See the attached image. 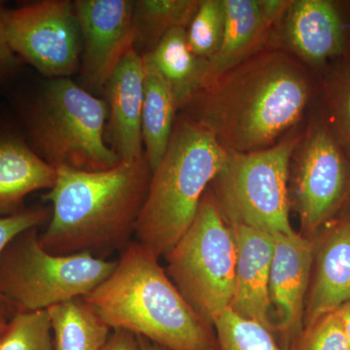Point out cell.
<instances>
[{"mask_svg": "<svg viewBox=\"0 0 350 350\" xmlns=\"http://www.w3.org/2000/svg\"><path fill=\"white\" fill-rule=\"evenodd\" d=\"M310 96L298 61L282 51H261L206 83L184 108L226 150L250 153L280 142L300 122Z\"/></svg>", "mask_w": 350, "mask_h": 350, "instance_id": "6da1fadb", "label": "cell"}, {"mask_svg": "<svg viewBox=\"0 0 350 350\" xmlns=\"http://www.w3.org/2000/svg\"><path fill=\"white\" fill-rule=\"evenodd\" d=\"M56 170L54 187L43 196L53 206L49 224L39 234L44 250L101 259L125 250L135 234L150 183L145 155L103 172L66 165Z\"/></svg>", "mask_w": 350, "mask_h": 350, "instance_id": "7a4b0ae2", "label": "cell"}, {"mask_svg": "<svg viewBox=\"0 0 350 350\" xmlns=\"http://www.w3.org/2000/svg\"><path fill=\"white\" fill-rule=\"evenodd\" d=\"M111 330H125L170 350H217L214 327L196 312L137 241L120 252L116 268L83 297Z\"/></svg>", "mask_w": 350, "mask_h": 350, "instance_id": "3957f363", "label": "cell"}, {"mask_svg": "<svg viewBox=\"0 0 350 350\" xmlns=\"http://www.w3.org/2000/svg\"><path fill=\"white\" fill-rule=\"evenodd\" d=\"M228 154L198 122L187 115L176 120L167 150L152 172L135 230L137 243L159 259L167 256L194 221Z\"/></svg>", "mask_w": 350, "mask_h": 350, "instance_id": "277c9868", "label": "cell"}, {"mask_svg": "<svg viewBox=\"0 0 350 350\" xmlns=\"http://www.w3.org/2000/svg\"><path fill=\"white\" fill-rule=\"evenodd\" d=\"M20 115L27 144L53 167L103 172L121 162L105 139L107 101L69 78L50 80Z\"/></svg>", "mask_w": 350, "mask_h": 350, "instance_id": "5b68a950", "label": "cell"}, {"mask_svg": "<svg viewBox=\"0 0 350 350\" xmlns=\"http://www.w3.org/2000/svg\"><path fill=\"white\" fill-rule=\"evenodd\" d=\"M117 260L90 254L55 255L38 228L16 236L0 254V296L14 312H39L83 298L111 275Z\"/></svg>", "mask_w": 350, "mask_h": 350, "instance_id": "8992f818", "label": "cell"}, {"mask_svg": "<svg viewBox=\"0 0 350 350\" xmlns=\"http://www.w3.org/2000/svg\"><path fill=\"white\" fill-rule=\"evenodd\" d=\"M165 258L172 282L214 327L231 305L237 250L231 227L211 191H206L192 224Z\"/></svg>", "mask_w": 350, "mask_h": 350, "instance_id": "52a82bcc", "label": "cell"}, {"mask_svg": "<svg viewBox=\"0 0 350 350\" xmlns=\"http://www.w3.org/2000/svg\"><path fill=\"white\" fill-rule=\"evenodd\" d=\"M301 137H286L250 153L228 152L213 182V196L229 225L276 236L295 232L290 222L289 165Z\"/></svg>", "mask_w": 350, "mask_h": 350, "instance_id": "ba28073f", "label": "cell"}, {"mask_svg": "<svg viewBox=\"0 0 350 350\" xmlns=\"http://www.w3.org/2000/svg\"><path fill=\"white\" fill-rule=\"evenodd\" d=\"M7 40L23 64L49 80L63 79L80 68L82 38L75 4L42 0L3 9Z\"/></svg>", "mask_w": 350, "mask_h": 350, "instance_id": "9c48e42d", "label": "cell"}, {"mask_svg": "<svg viewBox=\"0 0 350 350\" xmlns=\"http://www.w3.org/2000/svg\"><path fill=\"white\" fill-rule=\"evenodd\" d=\"M294 198L304 231L312 234L336 213L349 187L344 154L328 129L313 126L299 144Z\"/></svg>", "mask_w": 350, "mask_h": 350, "instance_id": "30bf717a", "label": "cell"}, {"mask_svg": "<svg viewBox=\"0 0 350 350\" xmlns=\"http://www.w3.org/2000/svg\"><path fill=\"white\" fill-rule=\"evenodd\" d=\"M73 4L81 31L83 82L90 91H105L120 63L135 49L133 1L77 0Z\"/></svg>", "mask_w": 350, "mask_h": 350, "instance_id": "8fae6325", "label": "cell"}, {"mask_svg": "<svg viewBox=\"0 0 350 350\" xmlns=\"http://www.w3.org/2000/svg\"><path fill=\"white\" fill-rule=\"evenodd\" d=\"M273 238L269 301L278 314L275 337L278 335L280 344L290 349L304 330L315 246L310 239L296 232Z\"/></svg>", "mask_w": 350, "mask_h": 350, "instance_id": "7c38bea8", "label": "cell"}, {"mask_svg": "<svg viewBox=\"0 0 350 350\" xmlns=\"http://www.w3.org/2000/svg\"><path fill=\"white\" fill-rule=\"evenodd\" d=\"M229 226L237 250L234 292L230 308L244 319L262 324L275 336L269 314L271 306L269 275L275 238L245 226Z\"/></svg>", "mask_w": 350, "mask_h": 350, "instance_id": "4fadbf2b", "label": "cell"}, {"mask_svg": "<svg viewBox=\"0 0 350 350\" xmlns=\"http://www.w3.org/2000/svg\"><path fill=\"white\" fill-rule=\"evenodd\" d=\"M144 78V56L133 49L105 87L109 142L121 161L135 160L144 155L142 133Z\"/></svg>", "mask_w": 350, "mask_h": 350, "instance_id": "5bb4252c", "label": "cell"}, {"mask_svg": "<svg viewBox=\"0 0 350 350\" xmlns=\"http://www.w3.org/2000/svg\"><path fill=\"white\" fill-rule=\"evenodd\" d=\"M283 18L285 42L306 63L319 66L344 51V25L333 2L294 0Z\"/></svg>", "mask_w": 350, "mask_h": 350, "instance_id": "9a60e30c", "label": "cell"}, {"mask_svg": "<svg viewBox=\"0 0 350 350\" xmlns=\"http://www.w3.org/2000/svg\"><path fill=\"white\" fill-rule=\"evenodd\" d=\"M350 301V220L326 234L317 252L315 273L306 301L304 328Z\"/></svg>", "mask_w": 350, "mask_h": 350, "instance_id": "2e32d148", "label": "cell"}, {"mask_svg": "<svg viewBox=\"0 0 350 350\" xmlns=\"http://www.w3.org/2000/svg\"><path fill=\"white\" fill-rule=\"evenodd\" d=\"M56 178V167L32 150L24 137L0 131V217L25 211V198L50 190Z\"/></svg>", "mask_w": 350, "mask_h": 350, "instance_id": "e0dca14e", "label": "cell"}, {"mask_svg": "<svg viewBox=\"0 0 350 350\" xmlns=\"http://www.w3.org/2000/svg\"><path fill=\"white\" fill-rule=\"evenodd\" d=\"M224 36L207 64L204 85L261 52L273 24L260 0H224Z\"/></svg>", "mask_w": 350, "mask_h": 350, "instance_id": "ac0fdd59", "label": "cell"}, {"mask_svg": "<svg viewBox=\"0 0 350 350\" xmlns=\"http://www.w3.org/2000/svg\"><path fill=\"white\" fill-rule=\"evenodd\" d=\"M142 56L165 78L177 110L185 107L204 84L208 61L196 56L189 47L187 29H172Z\"/></svg>", "mask_w": 350, "mask_h": 350, "instance_id": "d6986e66", "label": "cell"}, {"mask_svg": "<svg viewBox=\"0 0 350 350\" xmlns=\"http://www.w3.org/2000/svg\"><path fill=\"white\" fill-rule=\"evenodd\" d=\"M145 64L142 133L144 155L152 172L169 147L174 131L176 105L170 86L160 71L144 56Z\"/></svg>", "mask_w": 350, "mask_h": 350, "instance_id": "ffe728a7", "label": "cell"}, {"mask_svg": "<svg viewBox=\"0 0 350 350\" xmlns=\"http://www.w3.org/2000/svg\"><path fill=\"white\" fill-rule=\"evenodd\" d=\"M54 350H103L111 328L84 298L48 308Z\"/></svg>", "mask_w": 350, "mask_h": 350, "instance_id": "44dd1931", "label": "cell"}, {"mask_svg": "<svg viewBox=\"0 0 350 350\" xmlns=\"http://www.w3.org/2000/svg\"><path fill=\"white\" fill-rule=\"evenodd\" d=\"M200 0H137L133 1L135 47L150 52L161 39L175 29H188ZM144 53V54H145Z\"/></svg>", "mask_w": 350, "mask_h": 350, "instance_id": "7402d4cb", "label": "cell"}, {"mask_svg": "<svg viewBox=\"0 0 350 350\" xmlns=\"http://www.w3.org/2000/svg\"><path fill=\"white\" fill-rule=\"evenodd\" d=\"M217 350H291L285 349L275 336L254 320L226 310L214 324Z\"/></svg>", "mask_w": 350, "mask_h": 350, "instance_id": "603a6c76", "label": "cell"}, {"mask_svg": "<svg viewBox=\"0 0 350 350\" xmlns=\"http://www.w3.org/2000/svg\"><path fill=\"white\" fill-rule=\"evenodd\" d=\"M0 350H54L48 310L14 312L0 337Z\"/></svg>", "mask_w": 350, "mask_h": 350, "instance_id": "cb8c5ba5", "label": "cell"}, {"mask_svg": "<svg viewBox=\"0 0 350 350\" xmlns=\"http://www.w3.org/2000/svg\"><path fill=\"white\" fill-rule=\"evenodd\" d=\"M224 0H200L187 29L189 47L196 56L209 59L215 56L224 36Z\"/></svg>", "mask_w": 350, "mask_h": 350, "instance_id": "d4e9b609", "label": "cell"}, {"mask_svg": "<svg viewBox=\"0 0 350 350\" xmlns=\"http://www.w3.org/2000/svg\"><path fill=\"white\" fill-rule=\"evenodd\" d=\"M291 350H349L342 320L337 312L329 313L305 327Z\"/></svg>", "mask_w": 350, "mask_h": 350, "instance_id": "484cf974", "label": "cell"}, {"mask_svg": "<svg viewBox=\"0 0 350 350\" xmlns=\"http://www.w3.org/2000/svg\"><path fill=\"white\" fill-rule=\"evenodd\" d=\"M51 215L52 211L47 207H31L14 215L0 217V254L16 236L31 228H38L49 221ZM0 301H3L1 296Z\"/></svg>", "mask_w": 350, "mask_h": 350, "instance_id": "4316f807", "label": "cell"}, {"mask_svg": "<svg viewBox=\"0 0 350 350\" xmlns=\"http://www.w3.org/2000/svg\"><path fill=\"white\" fill-rule=\"evenodd\" d=\"M2 14L3 8L2 1H0V84L13 77L23 64L19 57L14 54L7 40Z\"/></svg>", "mask_w": 350, "mask_h": 350, "instance_id": "83f0119b", "label": "cell"}, {"mask_svg": "<svg viewBox=\"0 0 350 350\" xmlns=\"http://www.w3.org/2000/svg\"><path fill=\"white\" fill-rule=\"evenodd\" d=\"M335 118L340 135L350 146V75L347 76L338 94Z\"/></svg>", "mask_w": 350, "mask_h": 350, "instance_id": "f1b7e54d", "label": "cell"}, {"mask_svg": "<svg viewBox=\"0 0 350 350\" xmlns=\"http://www.w3.org/2000/svg\"><path fill=\"white\" fill-rule=\"evenodd\" d=\"M103 350H139L135 334L125 330H112Z\"/></svg>", "mask_w": 350, "mask_h": 350, "instance_id": "f546056e", "label": "cell"}, {"mask_svg": "<svg viewBox=\"0 0 350 350\" xmlns=\"http://www.w3.org/2000/svg\"><path fill=\"white\" fill-rule=\"evenodd\" d=\"M336 312H338V317H340V320H342V326H344L345 336H347L350 350V301L340 306Z\"/></svg>", "mask_w": 350, "mask_h": 350, "instance_id": "4dcf8cb0", "label": "cell"}, {"mask_svg": "<svg viewBox=\"0 0 350 350\" xmlns=\"http://www.w3.org/2000/svg\"><path fill=\"white\" fill-rule=\"evenodd\" d=\"M137 338L139 350H170L162 347V345L151 342L148 338L142 337V336H137Z\"/></svg>", "mask_w": 350, "mask_h": 350, "instance_id": "1f68e13d", "label": "cell"}, {"mask_svg": "<svg viewBox=\"0 0 350 350\" xmlns=\"http://www.w3.org/2000/svg\"><path fill=\"white\" fill-rule=\"evenodd\" d=\"M3 301H0V337L5 330L7 324H8L9 319H7L5 310H4L3 306H2Z\"/></svg>", "mask_w": 350, "mask_h": 350, "instance_id": "d6a6232c", "label": "cell"}]
</instances>
